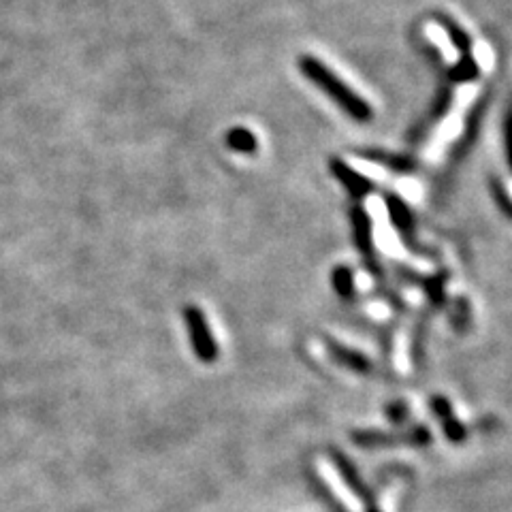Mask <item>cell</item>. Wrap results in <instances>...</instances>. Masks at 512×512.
I'll use <instances>...</instances> for the list:
<instances>
[{
    "label": "cell",
    "mask_w": 512,
    "mask_h": 512,
    "mask_svg": "<svg viewBox=\"0 0 512 512\" xmlns=\"http://www.w3.org/2000/svg\"><path fill=\"white\" fill-rule=\"evenodd\" d=\"M370 158L378 160V163L382 165H389V167H395L399 173H408V169H414V163L410 158H404V156H387V154H372Z\"/></svg>",
    "instance_id": "9"
},
{
    "label": "cell",
    "mask_w": 512,
    "mask_h": 512,
    "mask_svg": "<svg viewBox=\"0 0 512 512\" xmlns=\"http://www.w3.org/2000/svg\"><path fill=\"white\" fill-rule=\"evenodd\" d=\"M329 167H331V173L335 175V178H338L346 186V190L355 199H365L367 195H372V192H374L372 180H367L365 175H361L359 171L348 167L344 160L333 158L331 163H329Z\"/></svg>",
    "instance_id": "3"
},
{
    "label": "cell",
    "mask_w": 512,
    "mask_h": 512,
    "mask_svg": "<svg viewBox=\"0 0 512 512\" xmlns=\"http://www.w3.org/2000/svg\"><path fill=\"white\" fill-rule=\"evenodd\" d=\"M224 141H227V148L237 154L250 156L259 150V139H256V135L250 131V128H244V126L231 128L227 137H224Z\"/></svg>",
    "instance_id": "5"
},
{
    "label": "cell",
    "mask_w": 512,
    "mask_h": 512,
    "mask_svg": "<svg viewBox=\"0 0 512 512\" xmlns=\"http://www.w3.org/2000/svg\"><path fill=\"white\" fill-rule=\"evenodd\" d=\"M504 148H506V158H508V167L512 171V105L506 114L504 122Z\"/></svg>",
    "instance_id": "10"
},
{
    "label": "cell",
    "mask_w": 512,
    "mask_h": 512,
    "mask_svg": "<svg viewBox=\"0 0 512 512\" xmlns=\"http://www.w3.org/2000/svg\"><path fill=\"white\" fill-rule=\"evenodd\" d=\"M478 75H480V67L472 54L461 56L459 62L451 69V73H448V77H451L455 84H470Z\"/></svg>",
    "instance_id": "6"
},
{
    "label": "cell",
    "mask_w": 512,
    "mask_h": 512,
    "mask_svg": "<svg viewBox=\"0 0 512 512\" xmlns=\"http://www.w3.org/2000/svg\"><path fill=\"white\" fill-rule=\"evenodd\" d=\"M182 316H184L186 329L190 333V344H192V350H195L197 359L201 363H214L218 359V346L203 310L199 306H184Z\"/></svg>",
    "instance_id": "2"
},
{
    "label": "cell",
    "mask_w": 512,
    "mask_h": 512,
    "mask_svg": "<svg viewBox=\"0 0 512 512\" xmlns=\"http://www.w3.org/2000/svg\"><path fill=\"white\" fill-rule=\"evenodd\" d=\"M352 227H355V235H357V246L361 248H370L372 244V220L367 216V212L363 207H355L352 210Z\"/></svg>",
    "instance_id": "7"
},
{
    "label": "cell",
    "mask_w": 512,
    "mask_h": 512,
    "mask_svg": "<svg viewBox=\"0 0 512 512\" xmlns=\"http://www.w3.org/2000/svg\"><path fill=\"white\" fill-rule=\"evenodd\" d=\"M387 207H389V216H391V220H393V224L395 227L399 229V231H410L412 229V214H410V210L406 207V203L399 199V197H387Z\"/></svg>",
    "instance_id": "8"
},
{
    "label": "cell",
    "mask_w": 512,
    "mask_h": 512,
    "mask_svg": "<svg viewBox=\"0 0 512 512\" xmlns=\"http://www.w3.org/2000/svg\"><path fill=\"white\" fill-rule=\"evenodd\" d=\"M436 22L446 30L448 39H451V43L457 47L459 56H468L472 54V39L466 30L461 28V24H457L451 15H444V13H438L436 15Z\"/></svg>",
    "instance_id": "4"
},
{
    "label": "cell",
    "mask_w": 512,
    "mask_h": 512,
    "mask_svg": "<svg viewBox=\"0 0 512 512\" xmlns=\"http://www.w3.org/2000/svg\"><path fill=\"white\" fill-rule=\"evenodd\" d=\"M493 195H495V199H498L502 210L512 218V199L508 197V192L504 190L502 184H493Z\"/></svg>",
    "instance_id": "11"
},
{
    "label": "cell",
    "mask_w": 512,
    "mask_h": 512,
    "mask_svg": "<svg viewBox=\"0 0 512 512\" xmlns=\"http://www.w3.org/2000/svg\"><path fill=\"white\" fill-rule=\"evenodd\" d=\"M299 71L301 75L310 79V82L320 90L325 92L329 99L338 105L344 114H348L355 122H370L374 111L372 107L367 105V101L363 99V96H359L357 92H352L346 82H342V79L335 75L325 62H320L318 58L314 56H301L299 58Z\"/></svg>",
    "instance_id": "1"
}]
</instances>
